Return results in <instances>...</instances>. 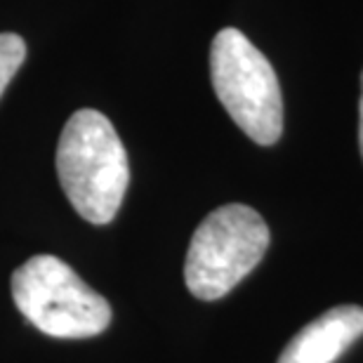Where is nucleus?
<instances>
[{
	"mask_svg": "<svg viewBox=\"0 0 363 363\" xmlns=\"http://www.w3.org/2000/svg\"><path fill=\"white\" fill-rule=\"evenodd\" d=\"M57 175L83 220H113L130 184V165L125 147L104 113L81 108L67 121L57 147Z\"/></svg>",
	"mask_w": 363,
	"mask_h": 363,
	"instance_id": "nucleus-1",
	"label": "nucleus"
},
{
	"mask_svg": "<svg viewBox=\"0 0 363 363\" xmlns=\"http://www.w3.org/2000/svg\"><path fill=\"white\" fill-rule=\"evenodd\" d=\"M12 300L21 316L50 337L85 340L111 323L108 302L55 255H35L14 269Z\"/></svg>",
	"mask_w": 363,
	"mask_h": 363,
	"instance_id": "nucleus-2",
	"label": "nucleus"
},
{
	"mask_svg": "<svg viewBox=\"0 0 363 363\" xmlns=\"http://www.w3.org/2000/svg\"><path fill=\"white\" fill-rule=\"evenodd\" d=\"M269 248L262 215L241 203L213 210L194 231L184 259L189 293L213 302L234 290Z\"/></svg>",
	"mask_w": 363,
	"mask_h": 363,
	"instance_id": "nucleus-3",
	"label": "nucleus"
},
{
	"mask_svg": "<svg viewBox=\"0 0 363 363\" xmlns=\"http://www.w3.org/2000/svg\"><path fill=\"white\" fill-rule=\"evenodd\" d=\"M217 99L252 142L269 147L283 133V97L269 60L238 31L222 28L210 48Z\"/></svg>",
	"mask_w": 363,
	"mask_h": 363,
	"instance_id": "nucleus-4",
	"label": "nucleus"
},
{
	"mask_svg": "<svg viewBox=\"0 0 363 363\" xmlns=\"http://www.w3.org/2000/svg\"><path fill=\"white\" fill-rule=\"evenodd\" d=\"M363 335V309L340 304L307 323L276 363H335Z\"/></svg>",
	"mask_w": 363,
	"mask_h": 363,
	"instance_id": "nucleus-5",
	"label": "nucleus"
},
{
	"mask_svg": "<svg viewBox=\"0 0 363 363\" xmlns=\"http://www.w3.org/2000/svg\"><path fill=\"white\" fill-rule=\"evenodd\" d=\"M26 45L17 33H0V97L24 64Z\"/></svg>",
	"mask_w": 363,
	"mask_h": 363,
	"instance_id": "nucleus-6",
	"label": "nucleus"
},
{
	"mask_svg": "<svg viewBox=\"0 0 363 363\" xmlns=\"http://www.w3.org/2000/svg\"><path fill=\"white\" fill-rule=\"evenodd\" d=\"M359 149L363 156V74H361V101H359Z\"/></svg>",
	"mask_w": 363,
	"mask_h": 363,
	"instance_id": "nucleus-7",
	"label": "nucleus"
}]
</instances>
